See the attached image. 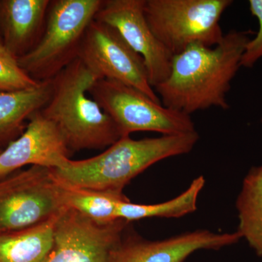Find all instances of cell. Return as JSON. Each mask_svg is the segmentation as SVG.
Segmentation results:
<instances>
[{"label": "cell", "instance_id": "obj_3", "mask_svg": "<svg viewBox=\"0 0 262 262\" xmlns=\"http://www.w3.org/2000/svg\"><path fill=\"white\" fill-rule=\"evenodd\" d=\"M98 79L77 58L52 79L51 98L39 110L56 124L71 152L108 148L121 138L113 119L88 96Z\"/></svg>", "mask_w": 262, "mask_h": 262}, {"label": "cell", "instance_id": "obj_9", "mask_svg": "<svg viewBox=\"0 0 262 262\" xmlns=\"http://www.w3.org/2000/svg\"><path fill=\"white\" fill-rule=\"evenodd\" d=\"M128 224H99L67 208L57 219L53 246L42 262H110Z\"/></svg>", "mask_w": 262, "mask_h": 262}, {"label": "cell", "instance_id": "obj_12", "mask_svg": "<svg viewBox=\"0 0 262 262\" xmlns=\"http://www.w3.org/2000/svg\"><path fill=\"white\" fill-rule=\"evenodd\" d=\"M242 239L234 232L215 233L207 229L184 232L161 241L124 236L110 262H184L200 250H220Z\"/></svg>", "mask_w": 262, "mask_h": 262}, {"label": "cell", "instance_id": "obj_23", "mask_svg": "<svg viewBox=\"0 0 262 262\" xmlns=\"http://www.w3.org/2000/svg\"><path fill=\"white\" fill-rule=\"evenodd\" d=\"M261 122H262V117H261Z\"/></svg>", "mask_w": 262, "mask_h": 262}, {"label": "cell", "instance_id": "obj_20", "mask_svg": "<svg viewBox=\"0 0 262 262\" xmlns=\"http://www.w3.org/2000/svg\"><path fill=\"white\" fill-rule=\"evenodd\" d=\"M251 14L258 19L259 29L256 37L250 39L245 48L241 61V67L252 68L262 58V0H250Z\"/></svg>", "mask_w": 262, "mask_h": 262}, {"label": "cell", "instance_id": "obj_4", "mask_svg": "<svg viewBox=\"0 0 262 262\" xmlns=\"http://www.w3.org/2000/svg\"><path fill=\"white\" fill-rule=\"evenodd\" d=\"M103 0L51 1L42 37L32 51L17 60L37 82L50 80L78 58L84 34Z\"/></svg>", "mask_w": 262, "mask_h": 262}, {"label": "cell", "instance_id": "obj_5", "mask_svg": "<svg viewBox=\"0 0 262 262\" xmlns=\"http://www.w3.org/2000/svg\"><path fill=\"white\" fill-rule=\"evenodd\" d=\"M232 0H145L151 32L176 56L192 44L214 47L223 39L220 20Z\"/></svg>", "mask_w": 262, "mask_h": 262}, {"label": "cell", "instance_id": "obj_17", "mask_svg": "<svg viewBox=\"0 0 262 262\" xmlns=\"http://www.w3.org/2000/svg\"><path fill=\"white\" fill-rule=\"evenodd\" d=\"M206 184L203 176L196 177L184 192L173 199L158 204H136L130 200L119 204L117 218L132 221L154 218H179L196 211L198 196Z\"/></svg>", "mask_w": 262, "mask_h": 262}, {"label": "cell", "instance_id": "obj_22", "mask_svg": "<svg viewBox=\"0 0 262 262\" xmlns=\"http://www.w3.org/2000/svg\"><path fill=\"white\" fill-rule=\"evenodd\" d=\"M2 151H3V149H2L1 148H0V153L2 152Z\"/></svg>", "mask_w": 262, "mask_h": 262}, {"label": "cell", "instance_id": "obj_21", "mask_svg": "<svg viewBox=\"0 0 262 262\" xmlns=\"http://www.w3.org/2000/svg\"><path fill=\"white\" fill-rule=\"evenodd\" d=\"M0 58L2 59L7 60L11 62H17L15 58L10 56L9 53L5 48L4 44H3V39H2L1 35H0Z\"/></svg>", "mask_w": 262, "mask_h": 262}, {"label": "cell", "instance_id": "obj_18", "mask_svg": "<svg viewBox=\"0 0 262 262\" xmlns=\"http://www.w3.org/2000/svg\"><path fill=\"white\" fill-rule=\"evenodd\" d=\"M67 208L74 210L99 224H108L117 218L119 204L129 201L123 192L95 190L62 184Z\"/></svg>", "mask_w": 262, "mask_h": 262}, {"label": "cell", "instance_id": "obj_19", "mask_svg": "<svg viewBox=\"0 0 262 262\" xmlns=\"http://www.w3.org/2000/svg\"><path fill=\"white\" fill-rule=\"evenodd\" d=\"M40 82L29 77L17 62L0 58V92L32 89Z\"/></svg>", "mask_w": 262, "mask_h": 262}, {"label": "cell", "instance_id": "obj_14", "mask_svg": "<svg viewBox=\"0 0 262 262\" xmlns=\"http://www.w3.org/2000/svg\"><path fill=\"white\" fill-rule=\"evenodd\" d=\"M51 92L52 79L32 89L0 92V143L22 134L25 120L44 107Z\"/></svg>", "mask_w": 262, "mask_h": 262}, {"label": "cell", "instance_id": "obj_8", "mask_svg": "<svg viewBox=\"0 0 262 262\" xmlns=\"http://www.w3.org/2000/svg\"><path fill=\"white\" fill-rule=\"evenodd\" d=\"M78 58L100 78L118 81L161 103L150 84L144 59L111 26L94 19L81 42Z\"/></svg>", "mask_w": 262, "mask_h": 262}, {"label": "cell", "instance_id": "obj_6", "mask_svg": "<svg viewBox=\"0 0 262 262\" xmlns=\"http://www.w3.org/2000/svg\"><path fill=\"white\" fill-rule=\"evenodd\" d=\"M89 94L113 119L121 137L143 131L178 135L196 130L190 115L165 107L118 81L98 79Z\"/></svg>", "mask_w": 262, "mask_h": 262}, {"label": "cell", "instance_id": "obj_10", "mask_svg": "<svg viewBox=\"0 0 262 262\" xmlns=\"http://www.w3.org/2000/svg\"><path fill=\"white\" fill-rule=\"evenodd\" d=\"M145 0H103L95 20L111 26L144 59L153 89L168 78L172 58L151 32L144 15Z\"/></svg>", "mask_w": 262, "mask_h": 262}, {"label": "cell", "instance_id": "obj_11", "mask_svg": "<svg viewBox=\"0 0 262 262\" xmlns=\"http://www.w3.org/2000/svg\"><path fill=\"white\" fill-rule=\"evenodd\" d=\"M21 135L12 141L0 153V179L26 165L63 168L71 151L61 131L40 112L34 113Z\"/></svg>", "mask_w": 262, "mask_h": 262}, {"label": "cell", "instance_id": "obj_13", "mask_svg": "<svg viewBox=\"0 0 262 262\" xmlns=\"http://www.w3.org/2000/svg\"><path fill=\"white\" fill-rule=\"evenodd\" d=\"M50 0L0 1V35L10 56L18 59L42 37Z\"/></svg>", "mask_w": 262, "mask_h": 262}, {"label": "cell", "instance_id": "obj_15", "mask_svg": "<svg viewBox=\"0 0 262 262\" xmlns=\"http://www.w3.org/2000/svg\"><path fill=\"white\" fill-rule=\"evenodd\" d=\"M58 216L0 235V262H42L54 241Z\"/></svg>", "mask_w": 262, "mask_h": 262}, {"label": "cell", "instance_id": "obj_7", "mask_svg": "<svg viewBox=\"0 0 262 262\" xmlns=\"http://www.w3.org/2000/svg\"><path fill=\"white\" fill-rule=\"evenodd\" d=\"M67 209L51 168L33 165L0 179V235L39 225Z\"/></svg>", "mask_w": 262, "mask_h": 262}, {"label": "cell", "instance_id": "obj_1", "mask_svg": "<svg viewBox=\"0 0 262 262\" xmlns=\"http://www.w3.org/2000/svg\"><path fill=\"white\" fill-rule=\"evenodd\" d=\"M253 34L232 30L214 47L196 43L173 56L168 78L154 88L162 104L189 115L211 107L228 110L226 96Z\"/></svg>", "mask_w": 262, "mask_h": 262}, {"label": "cell", "instance_id": "obj_2", "mask_svg": "<svg viewBox=\"0 0 262 262\" xmlns=\"http://www.w3.org/2000/svg\"><path fill=\"white\" fill-rule=\"evenodd\" d=\"M200 139L198 131L134 140L120 138L103 152L89 159L70 160L52 169L57 180L71 187L123 192L130 181L154 164L190 152Z\"/></svg>", "mask_w": 262, "mask_h": 262}, {"label": "cell", "instance_id": "obj_16", "mask_svg": "<svg viewBox=\"0 0 262 262\" xmlns=\"http://www.w3.org/2000/svg\"><path fill=\"white\" fill-rule=\"evenodd\" d=\"M237 232L262 258V165L250 169L236 201Z\"/></svg>", "mask_w": 262, "mask_h": 262}]
</instances>
